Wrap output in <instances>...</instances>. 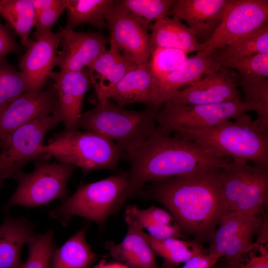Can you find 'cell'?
Masks as SVG:
<instances>
[{
	"label": "cell",
	"mask_w": 268,
	"mask_h": 268,
	"mask_svg": "<svg viewBox=\"0 0 268 268\" xmlns=\"http://www.w3.org/2000/svg\"><path fill=\"white\" fill-rule=\"evenodd\" d=\"M138 193L163 205L182 231L199 243L210 240L228 212L222 195V169L150 182Z\"/></svg>",
	"instance_id": "obj_1"
},
{
	"label": "cell",
	"mask_w": 268,
	"mask_h": 268,
	"mask_svg": "<svg viewBox=\"0 0 268 268\" xmlns=\"http://www.w3.org/2000/svg\"><path fill=\"white\" fill-rule=\"evenodd\" d=\"M125 155L131 169L119 208L147 183L222 169L232 160L217 157L200 144L176 134H167L158 126L139 148Z\"/></svg>",
	"instance_id": "obj_2"
},
{
	"label": "cell",
	"mask_w": 268,
	"mask_h": 268,
	"mask_svg": "<svg viewBox=\"0 0 268 268\" xmlns=\"http://www.w3.org/2000/svg\"><path fill=\"white\" fill-rule=\"evenodd\" d=\"M234 121L226 120L210 128L181 129L174 133L195 142L220 158L235 162L268 167V122L253 120L246 113Z\"/></svg>",
	"instance_id": "obj_3"
},
{
	"label": "cell",
	"mask_w": 268,
	"mask_h": 268,
	"mask_svg": "<svg viewBox=\"0 0 268 268\" xmlns=\"http://www.w3.org/2000/svg\"><path fill=\"white\" fill-rule=\"evenodd\" d=\"M161 107L132 111L109 99L98 100L94 108L81 114L78 129L97 133L112 140L127 154L139 148L154 132L156 115Z\"/></svg>",
	"instance_id": "obj_4"
},
{
	"label": "cell",
	"mask_w": 268,
	"mask_h": 268,
	"mask_svg": "<svg viewBox=\"0 0 268 268\" xmlns=\"http://www.w3.org/2000/svg\"><path fill=\"white\" fill-rule=\"evenodd\" d=\"M41 151L59 162L79 168L84 174L113 169L124 154L116 143L97 133L65 130L54 134Z\"/></svg>",
	"instance_id": "obj_5"
},
{
	"label": "cell",
	"mask_w": 268,
	"mask_h": 268,
	"mask_svg": "<svg viewBox=\"0 0 268 268\" xmlns=\"http://www.w3.org/2000/svg\"><path fill=\"white\" fill-rule=\"evenodd\" d=\"M129 173H121L80 186L76 191L49 211V216L67 226L78 216L102 225L119 209L129 183Z\"/></svg>",
	"instance_id": "obj_6"
},
{
	"label": "cell",
	"mask_w": 268,
	"mask_h": 268,
	"mask_svg": "<svg viewBox=\"0 0 268 268\" xmlns=\"http://www.w3.org/2000/svg\"><path fill=\"white\" fill-rule=\"evenodd\" d=\"M76 168L67 163L35 161L31 172L21 170L12 177L17 186L2 210L6 211L14 205L30 208L47 205L57 200L64 201L69 196L67 184Z\"/></svg>",
	"instance_id": "obj_7"
},
{
	"label": "cell",
	"mask_w": 268,
	"mask_h": 268,
	"mask_svg": "<svg viewBox=\"0 0 268 268\" xmlns=\"http://www.w3.org/2000/svg\"><path fill=\"white\" fill-rule=\"evenodd\" d=\"M156 121L161 131L170 134L178 129H198L215 126L254 111L258 118L268 121V110L259 104L241 100L199 105L180 106L165 103Z\"/></svg>",
	"instance_id": "obj_8"
},
{
	"label": "cell",
	"mask_w": 268,
	"mask_h": 268,
	"mask_svg": "<svg viewBox=\"0 0 268 268\" xmlns=\"http://www.w3.org/2000/svg\"><path fill=\"white\" fill-rule=\"evenodd\" d=\"M222 195L228 211L256 216L268 201V167L231 160L222 169Z\"/></svg>",
	"instance_id": "obj_9"
},
{
	"label": "cell",
	"mask_w": 268,
	"mask_h": 268,
	"mask_svg": "<svg viewBox=\"0 0 268 268\" xmlns=\"http://www.w3.org/2000/svg\"><path fill=\"white\" fill-rule=\"evenodd\" d=\"M61 122L51 115L36 119L17 128L0 142V179L13 175L28 163L49 160L51 156L41 151L44 138Z\"/></svg>",
	"instance_id": "obj_10"
},
{
	"label": "cell",
	"mask_w": 268,
	"mask_h": 268,
	"mask_svg": "<svg viewBox=\"0 0 268 268\" xmlns=\"http://www.w3.org/2000/svg\"><path fill=\"white\" fill-rule=\"evenodd\" d=\"M268 20L267 0H233L220 23L197 54L209 56L260 28Z\"/></svg>",
	"instance_id": "obj_11"
},
{
	"label": "cell",
	"mask_w": 268,
	"mask_h": 268,
	"mask_svg": "<svg viewBox=\"0 0 268 268\" xmlns=\"http://www.w3.org/2000/svg\"><path fill=\"white\" fill-rule=\"evenodd\" d=\"M264 218L265 215L261 217L227 212L209 241L208 253L224 257L225 262L237 260L253 246L254 236L260 231Z\"/></svg>",
	"instance_id": "obj_12"
},
{
	"label": "cell",
	"mask_w": 268,
	"mask_h": 268,
	"mask_svg": "<svg viewBox=\"0 0 268 268\" xmlns=\"http://www.w3.org/2000/svg\"><path fill=\"white\" fill-rule=\"evenodd\" d=\"M110 34V43L137 66L147 64L151 23L136 18L114 5L105 18Z\"/></svg>",
	"instance_id": "obj_13"
},
{
	"label": "cell",
	"mask_w": 268,
	"mask_h": 268,
	"mask_svg": "<svg viewBox=\"0 0 268 268\" xmlns=\"http://www.w3.org/2000/svg\"><path fill=\"white\" fill-rule=\"evenodd\" d=\"M49 77L54 81L57 103L52 115L63 122L66 131L78 130L85 93L91 83L88 69L75 71H52Z\"/></svg>",
	"instance_id": "obj_14"
},
{
	"label": "cell",
	"mask_w": 268,
	"mask_h": 268,
	"mask_svg": "<svg viewBox=\"0 0 268 268\" xmlns=\"http://www.w3.org/2000/svg\"><path fill=\"white\" fill-rule=\"evenodd\" d=\"M222 66L217 71L171 95L165 102L180 106L219 103L240 100L236 81Z\"/></svg>",
	"instance_id": "obj_15"
},
{
	"label": "cell",
	"mask_w": 268,
	"mask_h": 268,
	"mask_svg": "<svg viewBox=\"0 0 268 268\" xmlns=\"http://www.w3.org/2000/svg\"><path fill=\"white\" fill-rule=\"evenodd\" d=\"M59 33L62 49L57 53L54 65L61 71H80L87 68L107 50L110 42L98 32L63 28Z\"/></svg>",
	"instance_id": "obj_16"
},
{
	"label": "cell",
	"mask_w": 268,
	"mask_h": 268,
	"mask_svg": "<svg viewBox=\"0 0 268 268\" xmlns=\"http://www.w3.org/2000/svg\"><path fill=\"white\" fill-rule=\"evenodd\" d=\"M57 103L54 85L46 90L28 91L12 101L0 115V142L17 128L54 112Z\"/></svg>",
	"instance_id": "obj_17"
},
{
	"label": "cell",
	"mask_w": 268,
	"mask_h": 268,
	"mask_svg": "<svg viewBox=\"0 0 268 268\" xmlns=\"http://www.w3.org/2000/svg\"><path fill=\"white\" fill-rule=\"evenodd\" d=\"M96 94L98 101L112 99L121 107L136 103L158 106V80L148 63L137 66L116 84Z\"/></svg>",
	"instance_id": "obj_18"
},
{
	"label": "cell",
	"mask_w": 268,
	"mask_h": 268,
	"mask_svg": "<svg viewBox=\"0 0 268 268\" xmlns=\"http://www.w3.org/2000/svg\"><path fill=\"white\" fill-rule=\"evenodd\" d=\"M60 45L59 33L51 31L32 41L21 57L19 71L29 83L30 91H40L45 84L55 66Z\"/></svg>",
	"instance_id": "obj_19"
},
{
	"label": "cell",
	"mask_w": 268,
	"mask_h": 268,
	"mask_svg": "<svg viewBox=\"0 0 268 268\" xmlns=\"http://www.w3.org/2000/svg\"><path fill=\"white\" fill-rule=\"evenodd\" d=\"M232 1L175 0L168 15L185 21L188 27L195 32L197 38L208 36L209 38L220 23Z\"/></svg>",
	"instance_id": "obj_20"
},
{
	"label": "cell",
	"mask_w": 268,
	"mask_h": 268,
	"mask_svg": "<svg viewBox=\"0 0 268 268\" xmlns=\"http://www.w3.org/2000/svg\"><path fill=\"white\" fill-rule=\"evenodd\" d=\"M124 219L127 225L124 238L118 244L106 242V249L113 258L129 268H158L155 255L143 236L142 228L127 210Z\"/></svg>",
	"instance_id": "obj_21"
},
{
	"label": "cell",
	"mask_w": 268,
	"mask_h": 268,
	"mask_svg": "<svg viewBox=\"0 0 268 268\" xmlns=\"http://www.w3.org/2000/svg\"><path fill=\"white\" fill-rule=\"evenodd\" d=\"M150 30V54L158 48L178 49L187 54L203 49V43L198 41L195 32L178 19L164 17L155 22Z\"/></svg>",
	"instance_id": "obj_22"
},
{
	"label": "cell",
	"mask_w": 268,
	"mask_h": 268,
	"mask_svg": "<svg viewBox=\"0 0 268 268\" xmlns=\"http://www.w3.org/2000/svg\"><path fill=\"white\" fill-rule=\"evenodd\" d=\"M36 234L26 218L6 215L0 226V268H20L22 248Z\"/></svg>",
	"instance_id": "obj_23"
},
{
	"label": "cell",
	"mask_w": 268,
	"mask_h": 268,
	"mask_svg": "<svg viewBox=\"0 0 268 268\" xmlns=\"http://www.w3.org/2000/svg\"><path fill=\"white\" fill-rule=\"evenodd\" d=\"M221 67L209 56L197 54L189 58L178 69L158 80L157 105L162 106L181 87L195 83L203 74L217 71Z\"/></svg>",
	"instance_id": "obj_24"
},
{
	"label": "cell",
	"mask_w": 268,
	"mask_h": 268,
	"mask_svg": "<svg viewBox=\"0 0 268 268\" xmlns=\"http://www.w3.org/2000/svg\"><path fill=\"white\" fill-rule=\"evenodd\" d=\"M137 66L110 43V49L104 52L87 68L90 74L99 79L96 82L90 79L97 93L116 84Z\"/></svg>",
	"instance_id": "obj_25"
},
{
	"label": "cell",
	"mask_w": 268,
	"mask_h": 268,
	"mask_svg": "<svg viewBox=\"0 0 268 268\" xmlns=\"http://www.w3.org/2000/svg\"><path fill=\"white\" fill-rule=\"evenodd\" d=\"M87 225L71 236L62 246L55 250L50 268H88L96 255L88 244Z\"/></svg>",
	"instance_id": "obj_26"
},
{
	"label": "cell",
	"mask_w": 268,
	"mask_h": 268,
	"mask_svg": "<svg viewBox=\"0 0 268 268\" xmlns=\"http://www.w3.org/2000/svg\"><path fill=\"white\" fill-rule=\"evenodd\" d=\"M143 236L154 253L164 260L163 268H175L203 253L201 243L179 238L156 239L143 231Z\"/></svg>",
	"instance_id": "obj_27"
},
{
	"label": "cell",
	"mask_w": 268,
	"mask_h": 268,
	"mask_svg": "<svg viewBox=\"0 0 268 268\" xmlns=\"http://www.w3.org/2000/svg\"><path fill=\"white\" fill-rule=\"evenodd\" d=\"M113 0H66L67 12L65 28L72 29L89 24L102 29L106 26V16L113 8Z\"/></svg>",
	"instance_id": "obj_28"
},
{
	"label": "cell",
	"mask_w": 268,
	"mask_h": 268,
	"mask_svg": "<svg viewBox=\"0 0 268 268\" xmlns=\"http://www.w3.org/2000/svg\"><path fill=\"white\" fill-rule=\"evenodd\" d=\"M0 16L19 36L22 45L27 48L32 41L29 35L36 23L31 0H0Z\"/></svg>",
	"instance_id": "obj_29"
},
{
	"label": "cell",
	"mask_w": 268,
	"mask_h": 268,
	"mask_svg": "<svg viewBox=\"0 0 268 268\" xmlns=\"http://www.w3.org/2000/svg\"><path fill=\"white\" fill-rule=\"evenodd\" d=\"M260 53H268V22L252 33L216 50L209 56L221 66L223 62L228 59Z\"/></svg>",
	"instance_id": "obj_30"
},
{
	"label": "cell",
	"mask_w": 268,
	"mask_h": 268,
	"mask_svg": "<svg viewBox=\"0 0 268 268\" xmlns=\"http://www.w3.org/2000/svg\"><path fill=\"white\" fill-rule=\"evenodd\" d=\"M30 90L29 83L19 70L5 58L0 59V115L12 101Z\"/></svg>",
	"instance_id": "obj_31"
},
{
	"label": "cell",
	"mask_w": 268,
	"mask_h": 268,
	"mask_svg": "<svg viewBox=\"0 0 268 268\" xmlns=\"http://www.w3.org/2000/svg\"><path fill=\"white\" fill-rule=\"evenodd\" d=\"M175 2L173 0H115L114 6L151 23L167 17Z\"/></svg>",
	"instance_id": "obj_32"
},
{
	"label": "cell",
	"mask_w": 268,
	"mask_h": 268,
	"mask_svg": "<svg viewBox=\"0 0 268 268\" xmlns=\"http://www.w3.org/2000/svg\"><path fill=\"white\" fill-rule=\"evenodd\" d=\"M253 246L239 259L223 261L217 268H268V225L265 216L262 227Z\"/></svg>",
	"instance_id": "obj_33"
},
{
	"label": "cell",
	"mask_w": 268,
	"mask_h": 268,
	"mask_svg": "<svg viewBox=\"0 0 268 268\" xmlns=\"http://www.w3.org/2000/svg\"><path fill=\"white\" fill-rule=\"evenodd\" d=\"M54 236L52 229L44 233L36 234L27 244L28 257L20 268H50L56 249Z\"/></svg>",
	"instance_id": "obj_34"
},
{
	"label": "cell",
	"mask_w": 268,
	"mask_h": 268,
	"mask_svg": "<svg viewBox=\"0 0 268 268\" xmlns=\"http://www.w3.org/2000/svg\"><path fill=\"white\" fill-rule=\"evenodd\" d=\"M188 58L187 54L180 50L158 48L151 53L148 64L159 80L178 69Z\"/></svg>",
	"instance_id": "obj_35"
},
{
	"label": "cell",
	"mask_w": 268,
	"mask_h": 268,
	"mask_svg": "<svg viewBox=\"0 0 268 268\" xmlns=\"http://www.w3.org/2000/svg\"><path fill=\"white\" fill-rule=\"evenodd\" d=\"M221 66L236 69L243 80L266 78L268 76V53L228 59L223 62Z\"/></svg>",
	"instance_id": "obj_36"
},
{
	"label": "cell",
	"mask_w": 268,
	"mask_h": 268,
	"mask_svg": "<svg viewBox=\"0 0 268 268\" xmlns=\"http://www.w3.org/2000/svg\"><path fill=\"white\" fill-rule=\"evenodd\" d=\"M126 210L142 229L150 225L169 224L175 221L168 211L154 206L140 209L135 205H128Z\"/></svg>",
	"instance_id": "obj_37"
},
{
	"label": "cell",
	"mask_w": 268,
	"mask_h": 268,
	"mask_svg": "<svg viewBox=\"0 0 268 268\" xmlns=\"http://www.w3.org/2000/svg\"><path fill=\"white\" fill-rule=\"evenodd\" d=\"M245 101L260 105L268 110V82L266 78L241 79Z\"/></svg>",
	"instance_id": "obj_38"
},
{
	"label": "cell",
	"mask_w": 268,
	"mask_h": 268,
	"mask_svg": "<svg viewBox=\"0 0 268 268\" xmlns=\"http://www.w3.org/2000/svg\"><path fill=\"white\" fill-rule=\"evenodd\" d=\"M66 9V0L62 4L45 10L36 17L35 31L34 38L36 40L42 35L52 31L51 28Z\"/></svg>",
	"instance_id": "obj_39"
},
{
	"label": "cell",
	"mask_w": 268,
	"mask_h": 268,
	"mask_svg": "<svg viewBox=\"0 0 268 268\" xmlns=\"http://www.w3.org/2000/svg\"><path fill=\"white\" fill-rule=\"evenodd\" d=\"M152 237L164 239L168 238H179L185 239L181 228L176 222L174 224H163L147 226L145 228Z\"/></svg>",
	"instance_id": "obj_40"
},
{
	"label": "cell",
	"mask_w": 268,
	"mask_h": 268,
	"mask_svg": "<svg viewBox=\"0 0 268 268\" xmlns=\"http://www.w3.org/2000/svg\"><path fill=\"white\" fill-rule=\"evenodd\" d=\"M18 50L17 44L9 30L0 22V59Z\"/></svg>",
	"instance_id": "obj_41"
},
{
	"label": "cell",
	"mask_w": 268,
	"mask_h": 268,
	"mask_svg": "<svg viewBox=\"0 0 268 268\" xmlns=\"http://www.w3.org/2000/svg\"><path fill=\"white\" fill-rule=\"evenodd\" d=\"M220 259L212 254L203 253L189 260L182 268H212Z\"/></svg>",
	"instance_id": "obj_42"
},
{
	"label": "cell",
	"mask_w": 268,
	"mask_h": 268,
	"mask_svg": "<svg viewBox=\"0 0 268 268\" xmlns=\"http://www.w3.org/2000/svg\"><path fill=\"white\" fill-rule=\"evenodd\" d=\"M36 17L43 11L60 5L63 0H31Z\"/></svg>",
	"instance_id": "obj_43"
},
{
	"label": "cell",
	"mask_w": 268,
	"mask_h": 268,
	"mask_svg": "<svg viewBox=\"0 0 268 268\" xmlns=\"http://www.w3.org/2000/svg\"><path fill=\"white\" fill-rule=\"evenodd\" d=\"M94 268H129L126 265L120 264H107L104 260H101Z\"/></svg>",
	"instance_id": "obj_44"
},
{
	"label": "cell",
	"mask_w": 268,
	"mask_h": 268,
	"mask_svg": "<svg viewBox=\"0 0 268 268\" xmlns=\"http://www.w3.org/2000/svg\"><path fill=\"white\" fill-rule=\"evenodd\" d=\"M3 179H0V189L1 188L2 185H3Z\"/></svg>",
	"instance_id": "obj_45"
}]
</instances>
